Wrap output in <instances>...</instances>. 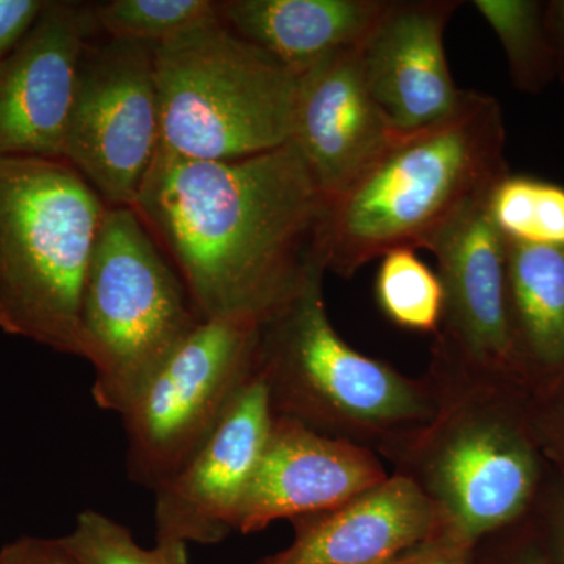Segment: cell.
Wrapping results in <instances>:
<instances>
[{
  "label": "cell",
  "mask_w": 564,
  "mask_h": 564,
  "mask_svg": "<svg viewBox=\"0 0 564 564\" xmlns=\"http://www.w3.org/2000/svg\"><path fill=\"white\" fill-rule=\"evenodd\" d=\"M273 422L269 386L254 372L191 462L154 491L158 541L214 544L236 530Z\"/></svg>",
  "instance_id": "9c48e42d"
},
{
  "label": "cell",
  "mask_w": 564,
  "mask_h": 564,
  "mask_svg": "<svg viewBox=\"0 0 564 564\" xmlns=\"http://www.w3.org/2000/svg\"><path fill=\"white\" fill-rule=\"evenodd\" d=\"M389 564H456L455 560L452 558L451 554L443 551H429L422 552V554H417L414 556H410V558H404L402 562H395L393 560L392 563Z\"/></svg>",
  "instance_id": "4316f807"
},
{
  "label": "cell",
  "mask_w": 564,
  "mask_h": 564,
  "mask_svg": "<svg viewBox=\"0 0 564 564\" xmlns=\"http://www.w3.org/2000/svg\"><path fill=\"white\" fill-rule=\"evenodd\" d=\"M259 318L203 321L120 414L133 484L158 491L217 429L256 372Z\"/></svg>",
  "instance_id": "8992f818"
},
{
  "label": "cell",
  "mask_w": 564,
  "mask_h": 564,
  "mask_svg": "<svg viewBox=\"0 0 564 564\" xmlns=\"http://www.w3.org/2000/svg\"><path fill=\"white\" fill-rule=\"evenodd\" d=\"M377 462L303 423L274 415L272 433L245 492L236 530L258 532L278 519L334 510L383 484Z\"/></svg>",
  "instance_id": "4fadbf2b"
},
{
  "label": "cell",
  "mask_w": 564,
  "mask_h": 564,
  "mask_svg": "<svg viewBox=\"0 0 564 564\" xmlns=\"http://www.w3.org/2000/svg\"><path fill=\"white\" fill-rule=\"evenodd\" d=\"M184 282L132 207H107L82 300L93 400L121 414L202 323Z\"/></svg>",
  "instance_id": "5b68a950"
},
{
  "label": "cell",
  "mask_w": 564,
  "mask_h": 564,
  "mask_svg": "<svg viewBox=\"0 0 564 564\" xmlns=\"http://www.w3.org/2000/svg\"><path fill=\"white\" fill-rule=\"evenodd\" d=\"M98 33L91 3L47 0L0 58V158L63 159L77 66Z\"/></svg>",
  "instance_id": "30bf717a"
},
{
  "label": "cell",
  "mask_w": 564,
  "mask_h": 564,
  "mask_svg": "<svg viewBox=\"0 0 564 564\" xmlns=\"http://www.w3.org/2000/svg\"><path fill=\"white\" fill-rule=\"evenodd\" d=\"M328 199L293 141L236 161L159 147L132 209L202 321H259L325 267Z\"/></svg>",
  "instance_id": "6da1fadb"
},
{
  "label": "cell",
  "mask_w": 564,
  "mask_h": 564,
  "mask_svg": "<svg viewBox=\"0 0 564 564\" xmlns=\"http://www.w3.org/2000/svg\"><path fill=\"white\" fill-rule=\"evenodd\" d=\"M459 0H388L380 20L359 46L373 98L399 133L421 131L458 109L445 61V25Z\"/></svg>",
  "instance_id": "7c38bea8"
},
{
  "label": "cell",
  "mask_w": 564,
  "mask_h": 564,
  "mask_svg": "<svg viewBox=\"0 0 564 564\" xmlns=\"http://www.w3.org/2000/svg\"><path fill=\"white\" fill-rule=\"evenodd\" d=\"M98 32L109 39L158 44L220 18L212 0H110L93 6Z\"/></svg>",
  "instance_id": "44dd1931"
},
{
  "label": "cell",
  "mask_w": 564,
  "mask_h": 564,
  "mask_svg": "<svg viewBox=\"0 0 564 564\" xmlns=\"http://www.w3.org/2000/svg\"><path fill=\"white\" fill-rule=\"evenodd\" d=\"M0 564H82L62 538L22 536L0 549Z\"/></svg>",
  "instance_id": "cb8c5ba5"
},
{
  "label": "cell",
  "mask_w": 564,
  "mask_h": 564,
  "mask_svg": "<svg viewBox=\"0 0 564 564\" xmlns=\"http://www.w3.org/2000/svg\"><path fill=\"white\" fill-rule=\"evenodd\" d=\"M508 174L502 107L485 93H464L454 113L421 131L400 133L329 202L326 270L350 276L395 248H425Z\"/></svg>",
  "instance_id": "7a4b0ae2"
},
{
  "label": "cell",
  "mask_w": 564,
  "mask_h": 564,
  "mask_svg": "<svg viewBox=\"0 0 564 564\" xmlns=\"http://www.w3.org/2000/svg\"><path fill=\"white\" fill-rule=\"evenodd\" d=\"M507 280L516 350L564 366V250L507 240Z\"/></svg>",
  "instance_id": "ac0fdd59"
},
{
  "label": "cell",
  "mask_w": 564,
  "mask_h": 564,
  "mask_svg": "<svg viewBox=\"0 0 564 564\" xmlns=\"http://www.w3.org/2000/svg\"><path fill=\"white\" fill-rule=\"evenodd\" d=\"M534 477L529 448L496 426L459 434L437 467V485L464 540H475L521 513Z\"/></svg>",
  "instance_id": "2e32d148"
},
{
  "label": "cell",
  "mask_w": 564,
  "mask_h": 564,
  "mask_svg": "<svg viewBox=\"0 0 564 564\" xmlns=\"http://www.w3.org/2000/svg\"><path fill=\"white\" fill-rule=\"evenodd\" d=\"M399 135L370 91L359 46L334 52L299 77L291 140L328 202Z\"/></svg>",
  "instance_id": "8fae6325"
},
{
  "label": "cell",
  "mask_w": 564,
  "mask_h": 564,
  "mask_svg": "<svg viewBox=\"0 0 564 564\" xmlns=\"http://www.w3.org/2000/svg\"><path fill=\"white\" fill-rule=\"evenodd\" d=\"M62 540L82 564H191L187 545L158 541L155 547H143L128 527L95 510L77 514Z\"/></svg>",
  "instance_id": "603a6c76"
},
{
  "label": "cell",
  "mask_w": 564,
  "mask_h": 564,
  "mask_svg": "<svg viewBox=\"0 0 564 564\" xmlns=\"http://www.w3.org/2000/svg\"><path fill=\"white\" fill-rule=\"evenodd\" d=\"M525 564H547V563H544V562H536V560H534V562H529V563H525Z\"/></svg>",
  "instance_id": "83f0119b"
},
{
  "label": "cell",
  "mask_w": 564,
  "mask_h": 564,
  "mask_svg": "<svg viewBox=\"0 0 564 564\" xmlns=\"http://www.w3.org/2000/svg\"><path fill=\"white\" fill-rule=\"evenodd\" d=\"M489 212L505 240L564 250V188L560 185L508 174L494 188Z\"/></svg>",
  "instance_id": "ffe728a7"
},
{
  "label": "cell",
  "mask_w": 564,
  "mask_h": 564,
  "mask_svg": "<svg viewBox=\"0 0 564 564\" xmlns=\"http://www.w3.org/2000/svg\"><path fill=\"white\" fill-rule=\"evenodd\" d=\"M492 193L434 234L426 250L440 263L451 336L481 362H503L516 351L507 280V240L489 212Z\"/></svg>",
  "instance_id": "5bb4252c"
},
{
  "label": "cell",
  "mask_w": 564,
  "mask_h": 564,
  "mask_svg": "<svg viewBox=\"0 0 564 564\" xmlns=\"http://www.w3.org/2000/svg\"><path fill=\"white\" fill-rule=\"evenodd\" d=\"M388 0H226L234 33L302 76L334 52L361 46Z\"/></svg>",
  "instance_id": "e0dca14e"
},
{
  "label": "cell",
  "mask_w": 564,
  "mask_h": 564,
  "mask_svg": "<svg viewBox=\"0 0 564 564\" xmlns=\"http://www.w3.org/2000/svg\"><path fill=\"white\" fill-rule=\"evenodd\" d=\"M323 267L259 332L256 372L269 386L272 406L295 414L334 411L362 421H397L421 413L413 388L383 364L352 350L333 328L323 302Z\"/></svg>",
  "instance_id": "52a82bcc"
},
{
  "label": "cell",
  "mask_w": 564,
  "mask_h": 564,
  "mask_svg": "<svg viewBox=\"0 0 564 564\" xmlns=\"http://www.w3.org/2000/svg\"><path fill=\"white\" fill-rule=\"evenodd\" d=\"M474 6L499 36L518 90L538 95L556 80L555 58L543 22L544 2L475 0Z\"/></svg>",
  "instance_id": "d6986e66"
},
{
  "label": "cell",
  "mask_w": 564,
  "mask_h": 564,
  "mask_svg": "<svg viewBox=\"0 0 564 564\" xmlns=\"http://www.w3.org/2000/svg\"><path fill=\"white\" fill-rule=\"evenodd\" d=\"M161 144L195 161H236L292 139L299 77L221 18L154 47Z\"/></svg>",
  "instance_id": "277c9868"
},
{
  "label": "cell",
  "mask_w": 564,
  "mask_h": 564,
  "mask_svg": "<svg viewBox=\"0 0 564 564\" xmlns=\"http://www.w3.org/2000/svg\"><path fill=\"white\" fill-rule=\"evenodd\" d=\"M563 534H564V532H563Z\"/></svg>",
  "instance_id": "f1b7e54d"
},
{
  "label": "cell",
  "mask_w": 564,
  "mask_h": 564,
  "mask_svg": "<svg viewBox=\"0 0 564 564\" xmlns=\"http://www.w3.org/2000/svg\"><path fill=\"white\" fill-rule=\"evenodd\" d=\"M95 36L77 66L63 161L107 206L132 207L161 147L155 46Z\"/></svg>",
  "instance_id": "ba28073f"
},
{
  "label": "cell",
  "mask_w": 564,
  "mask_h": 564,
  "mask_svg": "<svg viewBox=\"0 0 564 564\" xmlns=\"http://www.w3.org/2000/svg\"><path fill=\"white\" fill-rule=\"evenodd\" d=\"M543 22L556 65V80L564 84V0L544 2Z\"/></svg>",
  "instance_id": "484cf974"
},
{
  "label": "cell",
  "mask_w": 564,
  "mask_h": 564,
  "mask_svg": "<svg viewBox=\"0 0 564 564\" xmlns=\"http://www.w3.org/2000/svg\"><path fill=\"white\" fill-rule=\"evenodd\" d=\"M107 204L63 159L0 158V329L82 358V300Z\"/></svg>",
  "instance_id": "3957f363"
},
{
  "label": "cell",
  "mask_w": 564,
  "mask_h": 564,
  "mask_svg": "<svg viewBox=\"0 0 564 564\" xmlns=\"http://www.w3.org/2000/svg\"><path fill=\"white\" fill-rule=\"evenodd\" d=\"M377 299L384 314L402 328L432 333L443 318V281L415 256L414 248L386 252L378 270Z\"/></svg>",
  "instance_id": "7402d4cb"
},
{
  "label": "cell",
  "mask_w": 564,
  "mask_h": 564,
  "mask_svg": "<svg viewBox=\"0 0 564 564\" xmlns=\"http://www.w3.org/2000/svg\"><path fill=\"white\" fill-rule=\"evenodd\" d=\"M296 521L293 543L263 564H389L426 536L433 511L417 485L399 477Z\"/></svg>",
  "instance_id": "9a60e30c"
},
{
  "label": "cell",
  "mask_w": 564,
  "mask_h": 564,
  "mask_svg": "<svg viewBox=\"0 0 564 564\" xmlns=\"http://www.w3.org/2000/svg\"><path fill=\"white\" fill-rule=\"evenodd\" d=\"M47 0H0V58L25 39Z\"/></svg>",
  "instance_id": "d4e9b609"
}]
</instances>
